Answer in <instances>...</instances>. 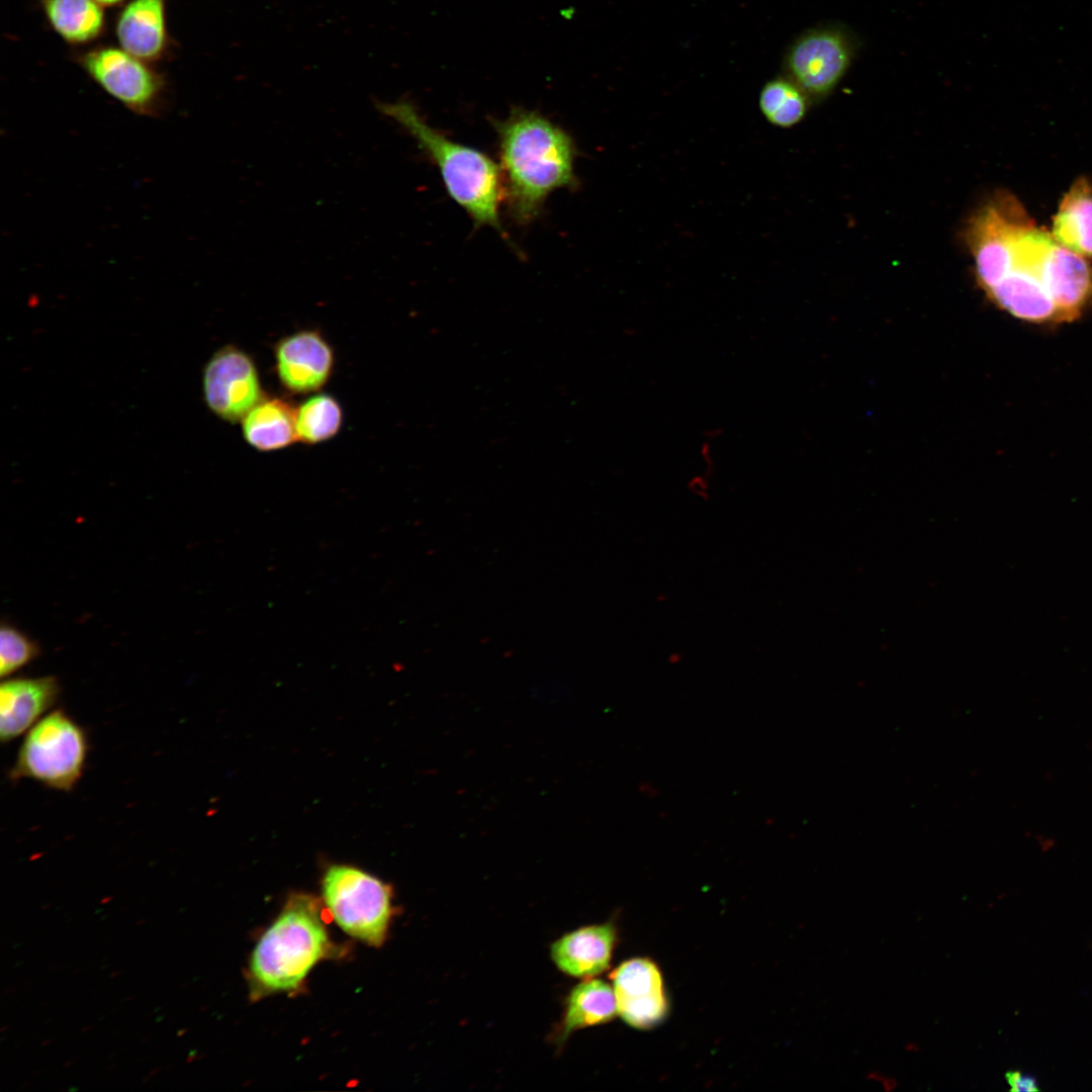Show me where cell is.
I'll use <instances>...</instances> for the list:
<instances>
[{"label":"cell","mask_w":1092,"mask_h":1092,"mask_svg":"<svg viewBox=\"0 0 1092 1092\" xmlns=\"http://www.w3.org/2000/svg\"><path fill=\"white\" fill-rule=\"evenodd\" d=\"M505 199L516 221L528 223L557 189L577 185L572 138L543 114L514 108L495 120Z\"/></svg>","instance_id":"6da1fadb"},{"label":"cell","mask_w":1092,"mask_h":1092,"mask_svg":"<svg viewBox=\"0 0 1092 1092\" xmlns=\"http://www.w3.org/2000/svg\"><path fill=\"white\" fill-rule=\"evenodd\" d=\"M379 109L415 139L437 166L448 194L472 220L503 234L498 210L505 192L497 165L482 152L428 124L408 102L382 103Z\"/></svg>","instance_id":"7a4b0ae2"},{"label":"cell","mask_w":1092,"mask_h":1092,"mask_svg":"<svg viewBox=\"0 0 1092 1092\" xmlns=\"http://www.w3.org/2000/svg\"><path fill=\"white\" fill-rule=\"evenodd\" d=\"M329 948L317 902L308 895H293L252 952V979L268 992L292 990Z\"/></svg>","instance_id":"3957f363"},{"label":"cell","mask_w":1092,"mask_h":1092,"mask_svg":"<svg viewBox=\"0 0 1092 1092\" xmlns=\"http://www.w3.org/2000/svg\"><path fill=\"white\" fill-rule=\"evenodd\" d=\"M88 747L85 730L66 712L55 710L26 733L9 779H30L50 789L72 791L83 776Z\"/></svg>","instance_id":"277c9868"},{"label":"cell","mask_w":1092,"mask_h":1092,"mask_svg":"<svg viewBox=\"0 0 1092 1092\" xmlns=\"http://www.w3.org/2000/svg\"><path fill=\"white\" fill-rule=\"evenodd\" d=\"M860 38L848 25L825 22L799 33L787 47L782 74L817 103L829 97L853 65Z\"/></svg>","instance_id":"5b68a950"},{"label":"cell","mask_w":1092,"mask_h":1092,"mask_svg":"<svg viewBox=\"0 0 1092 1092\" xmlns=\"http://www.w3.org/2000/svg\"><path fill=\"white\" fill-rule=\"evenodd\" d=\"M323 900L334 921L350 936L379 946L391 917L390 887L349 864H333L322 881Z\"/></svg>","instance_id":"8992f818"},{"label":"cell","mask_w":1092,"mask_h":1092,"mask_svg":"<svg viewBox=\"0 0 1092 1092\" xmlns=\"http://www.w3.org/2000/svg\"><path fill=\"white\" fill-rule=\"evenodd\" d=\"M88 75L130 111L144 116L159 113L165 92L161 75L123 49L102 47L81 58Z\"/></svg>","instance_id":"52a82bcc"},{"label":"cell","mask_w":1092,"mask_h":1092,"mask_svg":"<svg viewBox=\"0 0 1092 1092\" xmlns=\"http://www.w3.org/2000/svg\"><path fill=\"white\" fill-rule=\"evenodd\" d=\"M203 394L217 417L232 423L242 421L263 398L255 363L237 347L221 348L204 368Z\"/></svg>","instance_id":"ba28073f"},{"label":"cell","mask_w":1092,"mask_h":1092,"mask_svg":"<svg viewBox=\"0 0 1092 1092\" xmlns=\"http://www.w3.org/2000/svg\"><path fill=\"white\" fill-rule=\"evenodd\" d=\"M618 1014L635 1028L658 1024L667 1012L661 974L648 959L621 964L611 975Z\"/></svg>","instance_id":"9c48e42d"},{"label":"cell","mask_w":1092,"mask_h":1092,"mask_svg":"<svg viewBox=\"0 0 1092 1092\" xmlns=\"http://www.w3.org/2000/svg\"><path fill=\"white\" fill-rule=\"evenodd\" d=\"M275 358L281 383L296 393L320 389L334 364L330 345L315 331H301L282 339L276 346Z\"/></svg>","instance_id":"30bf717a"},{"label":"cell","mask_w":1092,"mask_h":1092,"mask_svg":"<svg viewBox=\"0 0 1092 1092\" xmlns=\"http://www.w3.org/2000/svg\"><path fill=\"white\" fill-rule=\"evenodd\" d=\"M56 677H17L0 686V739L10 742L28 731L57 702Z\"/></svg>","instance_id":"8fae6325"},{"label":"cell","mask_w":1092,"mask_h":1092,"mask_svg":"<svg viewBox=\"0 0 1092 1092\" xmlns=\"http://www.w3.org/2000/svg\"><path fill=\"white\" fill-rule=\"evenodd\" d=\"M616 941L611 923L590 925L566 933L551 945V959L563 973L589 978L609 968Z\"/></svg>","instance_id":"7c38bea8"},{"label":"cell","mask_w":1092,"mask_h":1092,"mask_svg":"<svg viewBox=\"0 0 1092 1092\" xmlns=\"http://www.w3.org/2000/svg\"><path fill=\"white\" fill-rule=\"evenodd\" d=\"M115 30L127 53L145 62L160 59L168 41L165 0H131L119 13Z\"/></svg>","instance_id":"4fadbf2b"},{"label":"cell","mask_w":1092,"mask_h":1092,"mask_svg":"<svg viewBox=\"0 0 1092 1092\" xmlns=\"http://www.w3.org/2000/svg\"><path fill=\"white\" fill-rule=\"evenodd\" d=\"M1051 235L1064 248L1092 260V185L1086 177L1078 178L1062 198Z\"/></svg>","instance_id":"5bb4252c"},{"label":"cell","mask_w":1092,"mask_h":1092,"mask_svg":"<svg viewBox=\"0 0 1092 1092\" xmlns=\"http://www.w3.org/2000/svg\"><path fill=\"white\" fill-rule=\"evenodd\" d=\"M296 410L282 398L263 397L243 418L246 441L260 451H273L297 441Z\"/></svg>","instance_id":"9a60e30c"},{"label":"cell","mask_w":1092,"mask_h":1092,"mask_svg":"<svg viewBox=\"0 0 1092 1092\" xmlns=\"http://www.w3.org/2000/svg\"><path fill=\"white\" fill-rule=\"evenodd\" d=\"M618 1014L614 989L602 980H586L570 992L561 1025L565 1039L572 1031L605 1023Z\"/></svg>","instance_id":"2e32d148"},{"label":"cell","mask_w":1092,"mask_h":1092,"mask_svg":"<svg viewBox=\"0 0 1092 1092\" xmlns=\"http://www.w3.org/2000/svg\"><path fill=\"white\" fill-rule=\"evenodd\" d=\"M40 3L52 27L68 42H89L104 28L102 5L95 0H40Z\"/></svg>","instance_id":"e0dca14e"},{"label":"cell","mask_w":1092,"mask_h":1092,"mask_svg":"<svg viewBox=\"0 0 1092 1092\" xmlns=\"http://www.w3.org/2000/svg\"><path fill=\"white\" fill-rule=\"evenodd\" d=\"M811 104L808 95L782 73L767 80L758 95L760 113L770 125L779 128H791L800 123Z\"/></svg>","instance_id":"ac0fdd59"},{"label":"cell","mask_w":1092,"mask_h":1092,"mask_svg":"<svg viewBox=\"0 0 1092 1092\" xmlns=\"http://www.w3.org/2000/svg\"><path fill=\"white\" fill-rule=\"evenodd\" d=\"M342 419L341 406L333 396H311L296 410L297 439L306 444L326 441L339 432Z\"/></svg>","instance_id":"d6986e66"},{"label":"cell","mask_w":1092,"mask_h":1092,"mask_svg":"<svg viewBox=\"0 0 1092 1092\" xmlns=\"http://www.w3.org/2000/svg\"><path fill=\"white\" fill-rule=\"evenodd\" d=\"M37 654V646L22 632L10 625H2L0 630V674L2 677L20 669Z\"/></svg>","instance_id":"ffe728a7"},{"label":"cell","mask_w":1092,"mask_h":1092,"mask_svg":"<svg viewBox=\"0 0 1092 1092\" xmlns=\"http://www.w3.org/2000/svg\"><path fill=\"white\" fill-rule=\"evenodd\" d=\"M1006 1080L1011 1091L1031 1092L1038 1090L1036 1080L1019 1071L1008 1072L1006 1074Z\"/></svg>","instance_id":"44dd1931"},{"label":"cell","mask_w":1092,"mask_h":1092,"mask_svg":"<svg viewBox=\"0 0 1092 1092\" xmlns=\"http://www.w3.org/2000/svg\"><path fill=\"white\" fill-rule=\"evenodd\" d=\"M95 1L97 3H99L100 5H102V6H112V5H116V4L120 3L123 0H95Z\"/></svg>","instance_id":"7402d4cb"},{"label":"cell","mask_w":1092,"mask_h":1092,"mask_svg":"<svg viewBox=\"0 0 1092 1092\" xmlns=\"http://www.w3.org/2000/svg\"><path fill=\"white\" fill-rule=\"evenodd\" d=\"M195 1056H196V1051H195V1050H194V1051H193V1050H191V1051L189 1052V1054H188V1057H187L186 1063L190 1064L191 1062H193V1061L195 1060Z\"/></svg>","instance_id":"603a6c76"},{"label":"cell","mask_w":1092,"mask_h":1092,"mask_svg":"<svg viewBox=\"0 0 1092 1092\" xmlns=\"http://www.w3.org/2000/svg\"><path fill=\"white\" fill-rule=\"evenodd\" d=\"M187 1032V1028H180L177 1030V1036H182Z\"/></svg>","instance_id":"cb8c5ba5"},{"label":"cell","mask_w":1092,"mask_h":1092,"mask_svg":"<svg viewBox=\"0 0 1092 1092\" xmlns=\"http://www.w3.org/2000/svg\"><path fill=\"white\" fill-rule=\"evenodd\" d=\"M52 1042H53V1038L44 1039V1040H43V1041H42V1042L40 1043V1045H41V1046H47V1045H49V1044H50V1043H52Z\"/></svg>","instance_id":"d4e9b609"},{"label":"cell","mask_w":1092,"mask_h":1092,"mask_svg":"<svg viewBox=\"0 0 1092 1092\" xmlns=\"http://www.w3.org/2000/svg\"><path fill=\"white\" fill-rule=\"evenodd\" d=\"M74 1063H75V1060H70V1061H68V1062H65V1063L63 1064V1067H64V1068H68L69 1066L73 1065Z\"/></svg>","instance_id":"484cf974"},{"label":"cell","mask_w":1092,"mask_h":1092,"mask_svg":"<svg viewBox=\"0 0 1092 1092\" xmlns=\"http://www.w3.org/2000/svg\"><path fill=\"white\" fill-rule=\"evenodd\" d=\"M121 974H122V973H121V972H119V971H114V972H112V973H111V974L109 975V978H115L116 976H118V975H121Z\"/></svg>","instance_id":"4316f807"},{"label":"cell","mask_w":1092,"mask_h":1092,"mask_svg":"<svg viewBox=\"0 0 1092 1092\" xmlns=\"http://www.w3.org/2000/svg\"><path fill=\"white\" fill-rule=\"evenodd\" d=\"M92 1028V1025H85L81 1028V1032H86Z\"/></svg>","instance_id":"83f0119b"},{"label":"cell","mask_w":1092,"mask_h":1092,"mask_svg":"<svg viewBox=\"0 0 1092 1092\" xmlns=\"http://www.w3.org/2000/svg\"><path fill=\"white\" fill-rule=\"evenodd\" d=\"M159 1070H160V1068H155V1069H153V1070H152V1071H151V1072H150V1073H149L148 1075H149L150 1077H152V1076H154L155 1074H157V1073L159 1072Z\"/></svg>","instance_id":"f1b7e54d"},{"label":"cell","mask_w":1092,"mask_h":1092,"mask_svg":"<svg viewBox=\"0 0 1092 1092\" xmlns=\"http://www.w3.org/2000/svg\"><path fill=\"white\" fill-rule=\"evenodd\" d=\"M51 906H52V904H51V903H46V904H43V905H41V906H40V909H41V910H47V909L51 908Z\"/></svg>","instance_id":"f546056e"},{"label":"cell","mask_w":1092,"mask_h":1092,"mask_svg":"<svg viewBox=\"0 0 1092 1092\" xmlns=\"http://www.w3.org/2000/svg\"><path fill=\"white\" fill-rule=\"evenodd\" d=\"M111 899H112V897H104V898H103V899L101 900V904H105V903H108L109 901H111Z\"/></svg>","instance_id":"4dcf8cb0"},{"label":"cell","mask_w":1092,"mask_h":1092,"mask_svg":"<svg viewBox=\"0 0 1092 1092\" xmlns=\"http://www.w3.org/2000/svg\"><path fill=\"white\" fill-rule=\"evenodd\" d=\"M150 1078H151V1077H150L149 1075L145 1076V1077H144V1078L142 1079V1084H146V1083H147V1082L149 1081V1079H150Z\"/></svg>","instance_id":"1f68e13d"},{"label":"cell","mask_w":1092,"mask_h":1092,"mask_svg":"<svg viewBox=\"0 0 1092 1092\" xmlns=\"http://www.w3.org/2000/svg\"><path fill=\"white\" fill-rule=\"evenodd\" d=\"M145 922H147V919H141V920L136 921L135 923H136V925H141V924H143Z\"/></svg>","instance_id":"d6a6232c"},{"label":"cell","mask_w":1092,"mask_h":1092,"mask_svg":"<svg viewBox=\"0 0 1092 1092\" xmlns=\"http://www.w3.org/2000/svg\"><path fill=\"white\" fill-rule=\"evenodd\" d=\"M13 991H14V988H8V989H6V990H5V992H4V993H5V994H10V993H11V992H13Z\"/></svg>","instance_id":"836d02e7"},{"label":"cell","mask_w":1092,"mask_h":1092,"mask_svg":"<svg viewBox=\"0 0 1092 1092\" xmlns=\"http://www.w3.org/2000/svg\"><path fill=\"white\" fill-rule=\"evenodd\" d=\"M116 1067H117V1064H112V1065H110V1066L108 1067V1071H111V1070H113V1069H114V1068H116Z\"/></svg>","instance_id":"e575fe53"},{"label":"cell","mask_w":1092,"mask_h":1092,"mask_svg":"<svg viewBox=\"0 0 1092 1092\" xmlns=\"http://www.w3.org/2000/svg\"><path fill=\"white\" fill-rule=\"evenodd\" d=\"M134 997H135V995H130V996H128V997H127V998H126V999H125L124 1001H130V1000H132V999H133Z\"/></svg>","instance_id":"d590c367"},{"label":"cell","mask_w":1092,"mask_h":1092,"mask_svg":"<svg viewBox=\"0 0 1092 1092\" xmlns=\"http://www.w3.org/2000/svg\"><path fill=\"white\" fill-rule=\"evenodd\" d=\"M40 1072H41L40 1070H37V1071H35V1072L31 1073V1075H30V1076H31V1077H33V1076H36V1075H37V1074H39Z\"/></svg>","instance_id":"8d00e7d4"},{"label":"cell","mask_w":1092,"mask_h":1092,"mask_svg":"<svg viewBox=\"0 0 1092 1092\" xmlns=\"http://www.w3.org/2000/svg\"><path fill=\"white\" fill-rule=\"evenodd\" d=\"M8 1028H9V1025H5V1026H3V1027H2L1 1029H0V1031H1V1032H3V1031H5V1030H6V1029H8Z\"/></svg>","instance_id":"74e56055"},{"label":"cell","mask_w":1092,"mask_h":1092,"mask_svg":"<svg viewBox=\"0 0 1092 1092\" xmlns=\"http://www.w3.org/2000/svg\"><path fill=\"white\" fill-rule=\"evenodd\" d=\"M29 1084H30V1083H28V1082H27V1083H24V1084H23V1085L21 1086V1089H26V1087H27V1086H29Z\"/></svg>","instance_id":"f35d334b"},{"label":"cell","mask_w":1092,"mask_h":1092,"mask_svg":"<svg viewBox=\"0 0 1092 1092\" xmlns=\"http://www.w3.org/2000/svg\"><path fill=\"white\" fill-rule=\"evenodd\" d=\"M80 971H82V969H81V968H78V969H76L75 971H73V974H77V973H79Z\"/></svg>","instance_id":"ab89813d"},{"label":"cell","mask_w":1092,"mask_h":1092,"mask_svg":"<svg viewBox=\"0 0 1092 1092\" xmlns=\"http://www.w3.org/2000/svg\"><path fill=\"white\" fill-rule=\"evenodd\" d=\"M161 1020H163V1016H158L156 1021L160 1022Z\"/></svg>","instance_id":"60d3db41"},{"label":"cell","mask_w":1092,"mask_h":1092,"mask_svg":"<svg viewBox=\"0 0 1092 1092\" xmlns=\"http://www.w3.org/2000/svg\"><path fill=\"white\" fill-rule=\"evenodd\" d=\"M149 1039H150V1036H147V1037H145L144 1039H142V1042H146V1041H148Z\"/></svg>","instance_id":"b9f144b4"},{"label":"cell","mask_w":1092,"mask_h":1092,"mask_svg":"<svg viewBox=\"0 0 1092 1092\" xmlns=\"http://www.w3.org/2000/svg\"><path fill=\"white\" fill-rule=\"evenodd\" d=\"M127 909H128V906H125L124 908L120 909V912H124Z\"/></svg>","instance_id":"7bdbcfd3"},{"label":"cell","mask_w":1092,"mask_h":1092,"mask_svg":"<svg viewBox=\"0 0 1092 1092\" xmlns=\"http://www.w3.org/2000/svg\"><path fill=\"white\" fill-rule=\"evenodd\" d=\"M186 985H187V983H186V982H184L183 984H181V985H180V987H181V988H184V987H185Z\"/></svg>","instance_id":"ee69618b"},{"label":"cell","mask_w":1092,"mask_h":1092,"mask_svg":"<svg viewBox=\"0 0 1092 1092\" xmlns=\"http://www.w3.org/2000/svg\"><path fill=\"white\" fill-rule=\"evenodd\" d=\"M49 1003H50V1001H46V1002L41 1003L40 1005L43 1006V1005H47Z\"/></svg>","instance_id":"f6af8a7d"},{"label":"cell","mask_w":1092,"mask_h":1092,"mask_svg":"<svg viewBox=\"0 0 1092 1092\" xmlns=\"http://www.w3.org/2000/svg\"><path fill=\"white\" fill-rule=\"evenodd\" d=\"M77 1089H78V1088H75V1087H71V1088H70L69 1090H70V1091H75V1090H77Z\"/></svg>","instance_id":"bcb514c9"},{"label":"cell","mask_w":1092,"mask_h":1092,"mask_svg":"<svg viewBox=\"0 0 1092 1092\" xmlns=\"http://www.w3.org/2000/svg\"><path fill=\"white\" fill-rule=\"evenodd\" d=\"M172 1066H173V1064H170V1065H168V1066L166 1067V1069H169V1068H171Z\"/></svg>","instance_id":"7dc6e473"}]
</instances>
